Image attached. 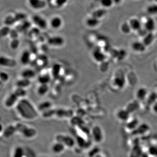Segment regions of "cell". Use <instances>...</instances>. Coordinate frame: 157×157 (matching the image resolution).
I'll return each instance as SVG.
<instances>
[{
	"label": "cell",
	"instance_id": "obj_2",
	"mask_svg": "<svg viewBox=\"0 0 157 157\" xmlns=\"http://www.w3.org/2000/svg\"><path fill=\"white\" fill-rule=\"evenodd\" d=\"M91 135L92 141L98 144L103 143L105 140L104 130L98 124L95 125L91 129Z\"/></svg>",
	"mask_w": 157,
	"mask_h": 157
},
{
	"label": "cell",
	"instance_id": "obj_31",
	"mask_svg": "<svg viewBox=\"0 0 157 157\" xmlns=\"http://www.w3.org/2000/svg\"><path fill=\"white\" fill-rule=\"evenodd\" d=\"M24 155L25 152L22 147H17L14 150L12 157H24Z\"/></svg>",
	"mask_w": 157,
	"mask_h": 157
},
{
	"label": "cell",
	"instance_id": "obj_48",
	"mask_svg": "<svg viewBox=\"0 0 157 157\" xmlns=\"http://www.w3.org/2000/svg\"><path fill=\"white\" fill-rule=\"evenodd\" d=\"M113 1H114V3H116V4H119L122 1V0H113Z\"/></svg>",
	"mask_w": 157,
	"mask_h": 157
},
{
	"label": "cell",
	"instance_id": "obj_27",
	"mask_svg": "<svg viewBox=\"0 0 157 157\" xmlns=\"http://www.w3.org/2000/svg\"><path fill=\"white\" fill-rule=\"evenodd\" d=\"M38 81L40 85H47L50 81V76L49 74H43L38 77Z\"/></svg>",
	"mask_w": 157,
	"mask_h": 157
},
{
	"label": "cell",
	"instance_id": "obj_47",
	"mask_svg": "<svg viewBox=\"0 0 157 157\" xmlns=\"http://www.w3.org/2000/svg\"><path fill=\"white\" fill-rule=\"evenodd\" d=\"M95 157H107V156L105 154L103 153L102 151H101L98 155H96V156H95Z\"/></svg>",
	"mask_w": 157,
	"mask_h": 157
},
{
	"label": "cell",
	"instance_id": "obj_49",
	"mask_svg": "<svg viewBox=\"0 0 157 157\" xmlns=\"http://www.w3.org/2000/svg\"><path fill=\"white\" fill-rule=\"evenodd\" d=\"M3 126H2V124H0V133H1V132H2V131H3Z\"/></svg>",
	"mask_w": 157,
	"mask_h": 157
},
{
	"label": "cell",
	"instance_id": "obj_19",
	"mask_svg": "<svg viewBox=\"0 0 157 157\" xmlns=\"http://www.w3.org/2000/svg\"><path fill=\"white\" fill-rule=\"evenodd\" d=\"M53 104L50 101H44L40 103L38 106L39 111L42 112V113L52 109Z\"/></svg>",
	"mask_w": 157,
	"mask_h": 157
},
{
	"label": "cell",
	"instance_id": "obj_22",
	"mask_svg": "<svg viewBox=\"0 0 157 157\" xmlns=\"http://www.w3.org/2000/svg\"><path fill=\"white\" fill-rule=\"evenodd\" d=\"M31 60V55L28 51H25L22 52L20 58V61L22 64L26 65L30 63Z\"/></svg>",
	"mask_w": 157,
	"mask_h": 157
},
{
	"label": "cell",
	"instance_id": "obj_7",
	"mask_svg": "<svg viewBox=\"0 0 157 157\" xmlns=\"http://www.w3.org/2000/svg\"><path fill=\"white\" fill-rule=\"evenodd\" d=\"M67 148L61 142L56 141L51 146V151L54 154L57 155L62 154Z\"/></svg>",
	"mask_w": 157,
	"mask_h": 157
},
{
	"label": "cell",
	"instance_id": "obj_24",
	"mask_svg": "<svg viewBox=\"0 0 157 157\" xmlns=\"http://www.w3.org/2000/svg\"><path fill=\"white\" fill-rule=\"evenodd\" d=\"M31 85V81L29 79L23 78L18 80L16 82V86L18 87L25 89L29 87Z\"/></svg>",
	"mask_w": 157,
	"mask_h": 157
},
{
	"label": "cell",
	"instance_id": "obj_53",
	"mask_svg": "<svg viewBox=\"0 0 157 157\" xmlns=\"http://www.w3.org/2000/svg\"></svg>",
	"mask_w": 157,
	"mask_h": 157
},
{
	"label": "cell",
	"instance_id": "obj_35",
	"mask_svg": "<svg viewBox=\"0 0 157 157\" xmlns=\"http://www.w3.org/2000/svg\"><path fill=\"white\" fill-rule=\"evenodd\" d=\"M30 26H31V24L29 21H26V20L23 21L22 24L19 25V27H18L19 28L18 29V32L24 31L28 30L30 28Z\"/></svg>",
	"mask_w": 157,
	"mask_h": 157
},
{
	"label": "cell",
	"instance_id": "obj_29",
	"mask_svg": "<svg viewBox=\"0 0 157 157\" xmlns=\"http://www.w3.org/2000/svg\"><path fill=\"white\" fill-rule=\"evenodd\" d=\"M120 29L122 33L125 34H129L132 31V29L131 28L130 25L128 21L123 22L120 25Z\"/></svg>",
	"mask_w": 157,
	"mask_h": 157
},
{
	"label": "cell",
	"instance_id": "obj_51",
	"mask_svg": "<svg viewBox=\"0 0 157 157\" xmlns=\"http://www.w3.org/2000/svg\"><path fill=\"white\" fill-rule=\"evenodd\" d=\"M49 157V156H43V157Z\"/></svg>",
	"mask_w": 157,
	"mask_h": 157
},
{
	"label": "cell",
	"instance_id": "obj_10",
	"mask_svg": "<svg viewBox=\"0 0 157 157\" xmlns=\"http://www.w3.org/2000/svg\"><path fill=\"white\" fill-rule=\"evenodd\" d=\"M128 22H129V25H130L132 31H133L137 32L143 27L142 21L141 20H140L137 18H131Z\"/></svg>",
	"mask_w": 157,
	"mask_h": 157
},
{
	"label": "cell",
	"instance_id": "obj_33",
	"mask_svg": "<svg viewBox=\"0 0 157 157\" xmlns=\"http://www.w3.org/2000/svg\"><path fill=\"white\" fill-rule=\"evenodd\" d=\"M150 130L149 126L147 124H143L138 126V127L137 128L136 130L135 131H137L138 133L139 134H144L146 132H147Z\"/></svg>",
	"mask_w": 157,
	"mask_h": 157
},
{
	"label": "cell",
	"instance_id": "obj_5",
	"mask_svg": "<svg viewBox=\"0 0 157 157\" xmlns=\"http://www.w3.org/2000/svg\"><path fill=\"white\" fill-rule=\"evenodd\" d=\"M116 119L121 122H127L131 117L130 113L126 108H120L115 113Z\"/></svg>",
	"mask_w": 157,
	"mask_h": 157
},
{
	"label": "cell",
	"instance_id": "obj_25",
	"mask_svg": "<svg viewBox=\"0 0 157 157\" xmlns=\"http://www.w3.org/2000/svg\"><path fill=\"white\" fill-rule=\"evenodd\" d=\"M147 13L150 16H154L157 15V4L150 5L147 6L146 9Z\"/></svg>",
	"mask_w": 157,
	"mask_h": 157
},
{
	"label": "cell",
	"instance_id": "obj_17",
	"mask_svg": "<svg viewBox=\"0 0 157 157\" xmlns=\"http://www.w3.org/2000/svg\"><path fill=\"white\" fill-rule=\"evenodd\" d=\"M50 25L54 29H59L63 25V20L60 17H54L50 21Z\"/></svg>",
	"mask_w": 157,
	"mask_h": 157
},
{
	"label": "cell",
	"instance_id": "obj_41",
	"mask_svg": "<svg viewBox=\"0 0 157 157\" xmlns=\"http://www.w3.org/2000/svg\"><path fill=\"white\" fill-rule=\"evenodd\" d=\"M20 44V41L18 39H12V41L10 42V48L11 49L15 50L18 49L19 47Z\"/></svg>",
	"mask_w": 157,
	"mask_h": 157
},
{
	"label": "cell",
	"instance_id": "obj_52",
	"mask_svg": "<svg viewBox=\"0 0 157 157\" xmlns=\"http://www.w3.org/2000/svg\"><path fill=\"white\" fill-rule=\"evenodd\" d=\"M1 81H0V84H1Z\"/></svg>",
	"mask_w": 157,
	"mask_h": 157
},
{
	"label": "cell",
	"instance_id": "obj_13",
	"mask_svg": "<svg viewBox=\"0 0 157 157\" xmlns=\"http://www.w3.org/2000/svg\"><path fill=\"white\" fill-rule=\"evenodd\" d=\"M148 95V91L145 87H140L136 92V98L137 100L140 102L147 99Z\"/></svg>",
	"mask_w": 157,
	"mask_h": 157
},
{
	"label": "cell",
	"instance_id": "obj_43",
	"mask_svg": "<svg viewBox=\"0 0 157 157\" xmlns=\"http://www.w3.org/2000/svg\"><path fill=\"white\" fill-rule=\"evenodd\" d=\"M55 2L57 7H62L66 4L67 0H55Z\"/></svg>",
	"mask_w": 157,
	"mask_h": 157
},
{
	"label": "cell",
	"instance_id": "obj_42",
	"mask_svg": "<svg viewBox=\"0 0 157 157\" xmlns=\"http://www.w3.org/2000/svg\"><path fill=\"white\" fill-rule=\"evenodd\" d=\"M60 70V67L59 65L58 64H55L54 65L53 69H52V74L54 77H56L58 75V74L59 73Z\"/></svg>",
	"mask_w": 157,
	"mask_h": 157
},
{
	"label": "cell",
	"instance_id": "obj_4",
	"mask_svg": "<svg viewBox=\"0 0 157 157\" xmlns=\"http://www.w3.org/2000/svg\"><path fill=\"white\" fill-rule=\"evenodd\" d=\"M142 24L143 28L148 33H153L156 29V22L151 17H147Z\"/></svg>",
	"mask_w": 157,
	"mask_h": 157
},
{
	"label": "cell",
	"instance_id": "obj_20",
	"mask_svg": "<svg viewBox=\"0 0 157 157\" xmlns=\"http://www.w3.org/2000/svg\"><path fill=\"white\" fill-rule=\"evenodd\" d=\"M21 131L22 133V135L27 138L35 136L36 134V131L35 129L27 127H24L23 129L21 130Z\"/></svg>",
	"mask_w": 157,
	"mask_h": 157
},
{
	"label": "cell",
	"instance_id": "obj_39",
	"mask_svg": "<svg viewBox=\"0 0 157 157\" xmlns=\"http://www.w3.org/2000/svg\"><path fill=\"white\" fill-rule=\"evenodd\" d=\"M106 12H105L104 9L102 10H99L96 11L94 12V13L92 14V17H95L98 18V19H99L103 17H104V15L105 14Z\"/></svg>",
	"mask_w": 157,
	"mask_h": 157
},
{
	"label": "cell",
	"instance_id": "obj_36",
	"mask_svg": "<svg viewBox=\"0 0 157 157\" xmlns=\"http://www.w3.org/2000/svg\"><path fill=\"white\" fill-rule=\"evenodd\" d=\"M16 22L14 15H9L5 18L4 23L7 26L12 25Z\"/></svg>",
	"mask_w": 157,
	"mask_h": 157
},
{
	"label": "cell",
	"instance_id": "obj_34",
	"mask_svg": "<svg viewBox=\"0 0 157 157\" xmlns=\"http://www.w3.org/2000/svg\"><path fill=\"white\" fill-rule=\"evenodd\" d=\"M100 3L103 7L106 8H109L112 7L114 4L113 0H101Z\"/></svg>",
	"mask_w": 157,
	"mask_h": 157
},
{
	"label": "cell",
	"instance_id": "obj_15",
	"mask_svg": "<svg viewBox=\"0 0 157 157\" xmlns=\"http://www.w3.org/2000/svg\"><path fill=\"white\" fill-rule=\"evenodd\" d=\"M29 4L33 9H42L46 6V3L44 0H28Z\"/></svg>",
	"mask_w": 157,
	"mask_h": 157
},
{
	"label": "cell",
	"instance_id": "obj_8",
	"mask_svg": "<svg viewBox=\"0 0 157 157\" xmlns=\"http://www.w3.org/2000/svg\"><path fill=\"white\" fill-rule=\"evenodd\" d=\"M33 22L39 28L45 30L47 27V22L46 19L39 15H34L32 17Z\"/></svg>",
	"mask_w": 157,
	"mask_h": 157
},
{
	"label": "cell",
	"instance_id": "obj_45",
	"mask_svg": "<svg viewBox=\"0 0 157 157\" xmlns=\"http://www.w3.org/2000/svg\"><path fill=\"white\" fill-rule=\"evenodd\" d=\"M151 107H152V110H153V112L157 114V101L154 104L151 105Z\"/></svg>",
	"mask_w": 157,
	"mask_h": 157
},
{
	"label": "cell",
	"instance_id": "obj_16",
	"mask_svg": "<svg viewBox=\"0 0 157 157\" xmlns=\"http://www.w3.org/2000/svg\"><path fill=\"white\" fill-rule=\"evenodd\" d=\"M92 56L96 62L102 63L106 59V55L100 49H96L92 53Z\"/></svg>",
	"mask_w": 157,
	"mask_h": 157
},
{
	"label": "cell",
	"instance_id": "obj_1",
	"mask_svg": "<svg viewBox=\"0 0 157 157\" xmlns=\"http://www.w3.org/2000/svg\"><path fill=\"white\" fill-rule=\"evenodd\" d=\"M55 141L63 144L67 149H71L76 147V139L70 135L66 134H58L56 136Z\"/></svg>",
	"mask_w": 157,
	"mask_h": 157
},
{
	"label": "cell",
	"instance_id": "obj_38",
	"mask_svg": "<svg viewBox=\"0 0 157 157\" xmlns=\"http://www.w3.org/2000/svg\"><path fill=\"white\" fill-rule=\"evenodd\" d=\"M14 93L18 96V97H24L27 95V92L25 89L18 87Z\"/></svg>",
	"mask_w": 157,
	"mask_h": 157
},
{
	"label": "cell",
	"instance_id": "obj_6",
	"mask_svg": "<svg viewBox=\"0 0 157 157\" xmlns=\"http://www.w3.org/2000/svg\"><path fill=\"white\" fill-rule=\"evenodd\" d=\"M64 39L60 36H54L50 37L47 40V43L50 45L55 47H60L63 45Z\"/></svg>",
	"mask_w": 157,
	"mask_h": 157
},
{
	"label": "cell",
	"instance_id": "obj_40",
	"mask_svg": "<svg viewBox=\"0 0 157 157\" xmlns=\"http://www.w3.org/2000/svg\"><path fill=\"white\" fill-rule=\"evenodd\" d=\"M9 75L7 73L4 71L0 72V81L2 82H7L9 80Z\"/></svg>",
	"mask_w": 157,
	"mask_h": 157
},
{
	"label": "cell",
	"instance_id": "obj_21",
	"mask_svg": "<svg viewBox=\"0 0 157 157\" xmlns=\"http://www.w3.org/2000/svg\"><path fill=\"white\" fill-rule=\"evenodd\" d=\"M155 36L153 33H147L142 39V42L147 47L151 45L154 41Z\"/></svg>",
	"mask_w": 157,
	"mask_h": 157
},
{
	"label": "cell",
	"instance_id": "obj_18",
	"mask_svg": "<svg viewBox=\"0 0 157 157\" xmlns=\"http://www.w3.org/2000/svg\"><path fill=\"white\" fill-rule=\"evenodd\" d=\"M85 23L88 27L91 28H95L99 25L100 24V21L99 19L91 16V17H89L86 19Z\"/></svg>",
	"mask_w": 157,
	"mask_h": 157
},
{
	"label": "cell",
	"instance_id": "obj_12",
	"mask_svg": "<svg viewBox=\"0 0 157 157\" xmlns=\"http://www.w3.org/2000/svg\"><path fill=\"white\" fill-rule=\"evenodd\" d=\"M147 46H145L142 41H134L131 44V48L132 50L136 52L142 53L146 51Z\"/></svg>",
	"mask_w": 157,
	"mask_h": 157
},
{
	"label": "cell",
	"instance_id": "obj_14",
	"mask_svg": "<svg viewBox=\"0 0 157 157\" xmlns=\"http://www.w3.org/2000/svg\"><path fill=\"white\" fill-rule=\"evenodd\" d=\"M139 126V121L136 118L131 119L130 117L129 120L126 122V129L127 131H135Z\"/></svg>",
	"mask_w": 157,
	"mask_h": 157
},
{
	"label": "cell",
	"instance_id": "obj_9",
	"mask_svg": "<svg viewBox=\"0 0 157 157\" xmlns=\"http://www.w3.org/2000/svg\"><path fill=\"white\" fill-rule=\"evenodd\" d=\"M17 63L15 59L5 56H0V66L2 67L13 68L16 66Z\"/></svg>",
	"mask_w": 157,
	"mask_h": 157
},
{
	"label": "cell",
	"instance_id": "obj_26",
	"mask_svg": "<svg viewBox=\"0 0 157 157\" xmlns=\"http://www.w3.org/2000/svg\"><path fill=\"white\" fill-rule=\"evenodd\" d=\"M125 80L123 76H117L114 79V84L117 87L122 89L125 86Z\"/></svg>",
	"mask_w": 157,
	"mask_h": 157
},
{
	"label": "cell",
	"instance_id": "obj_37",
	"mask_svg": "<svg viewBox=\"0 0 157 157\" xmlns=\"http://www.w3.org/2000/svg\"><path fill=\"white\" fill-rule=\"evenodd\" d=\"M14 17L16 22H18V21H25L27 18V15L24 13L18 12V13L15 14V15H14Z\"/></svg>",
	"mask_w": 157,
	"mask_h": 157
},
{
	"label": "cell",
	"instance_id": "obj_44",
	"mask_svg": "<svg viewBox=\"0 0 157 157\" xmlns=\"http://www.w3.org/2000/svg\"><path fill=\"white\" fill-rule=\"evenodd\" d=\"M9 35H10L11 38L12 39H18V30H11Z\"/></svg>",
	"mask_w": 157,
	"mask_h": 157
},
{
	"label": "cell",
	"instance_id": "obj_23",
	"mask_svg": "<svg viewBox=\"0 0 157 157\" xmlns=\"http://www.w3.org/2000/svg\"><path fill=\"white\" fill-rule=\"evenodd\" d=\"M22 78L30 80L35 76V72L34 70L31 69H26L22 71L21 73Z\"/></svg>",
	"mask_w": 157,
	"mask_h": 157
},
{
	"label": "cell",
	"instance_id": "obj_46",
	"mask_svg": "<svg viewBox=\"0 0 157 157\" xmlns=\"http://www.w3.org/2000/svg\"><path fill=\"white\" fill-rule=\"evenodd\" d=\"M151 153L152 154L151 155H157V149L156 148H154V147H152L151 150H150Z\"/></svg>",
	"mask_w": 157,
	"mask_h": 157
},
{
	"label": "cell",
	"instance_id": "obj_3",
	"mask_svg": "<svg viewBox=\"0 0 157 157\" xmlns=\"http://www.w3.org/2000/svg\"><path fill=\"white\" fill-rule=\"evenodd\" d=\"M74 111L71 109L67 108H59L55 109V116L58 119H65L71 118L73 117Z\"/></svg>",
	"mask_w": 157,
	"mask_h": 157
},
{
	"label": "cell",
	"instance_id": "obj_32",
	"mask_svg": "<svg viewBox=\"0 0 157 157\" xmlns=\"http://www.w3.org/2000/svg\"><path fill=\"white\" fill-rule=\"evenodd\" d=\"M11 29L9 26H5V27L0 29V39L3 38L10 34Z\"/></svg>",
	"mask_w": 157,
	"mask_h": 157
},
{
	"label": "cell",
	"instance_id": "obj_28",
	"mask_svg": "<svg viewBox=\"0 0 157 157\" xmlns=\"http://www.w3.org/2000/svg\"><path fill=\"white\" fill-rule=\"evenodd\" d=\"M49 90L48 85H40L37 89V94L39 96H43L46 95Z\"/></svg>",
	"mask_w": 157,
	"mask_h": 157
},
{
	"label": "cell",
	"instance_id": "obj_11",
	"mask_svg": "<svg viewBox=\"0 0 157 157\" xmlns=\"http://www.w3.org/2000/svg\"><path fill=\"white\" fill-rule=\"evenodd\" d=\"M18 96L14 93H12L8 96L5 101V106L8 108H11L18 101Z\"/></svg>",
	"mask_w": 157,
	"mask_h": 157
},
{
	"label": "cell",
	"instance_id": "obj_30",
	"mask_svg": "<svg viewBox=\"0 0 157 157\" xmlns=\"http://www.w3.org/2000/svg\"><path fill=\"white\" fill-rule=\"evenodd\" d=\"M147 100V104L151 106L157 101V93L155 92H152L150 94H148Z\"/></svg>",
	"mask_w": 157,
	"mask_h": 157
},
{
	"label": "cell",
	"instance_id": "obj_50",
	"mask_svg": "<svg viewBox=\"0 0 157 157\" xmlns=\"http://www.w3.org/2000/svg\"><path fill=\"white\" fill-rule=\"evenodd\" d=\"M155 1L156 2V3L157 4V0H155Z\"/></svg>",
	"mask_w": 157,
	"mask_h": 157
}]
</instances>
